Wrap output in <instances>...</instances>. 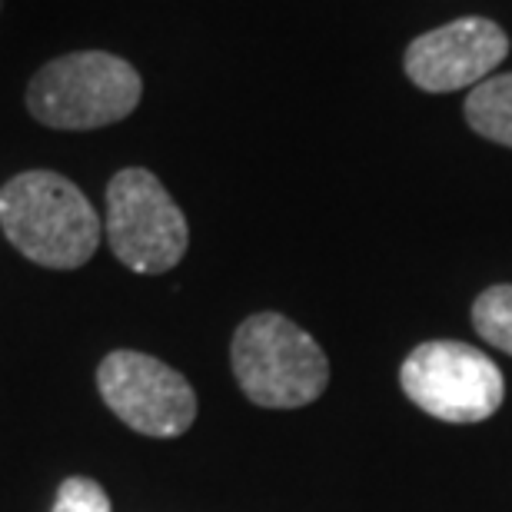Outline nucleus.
<instances>
[{
  "mask_svg": "<svg viewBox=\"0 0 512 512\" xmlns=\"http://www.w3.org/2000/svg\"><path fill=\"white\" fill-rule=\"evenodd\" d=\"M0 227L17 253L47 270H80L104 237L90 200L54 170L17 173L0 187Z\"/></svg>",
  "mask_w": 512,
  "mask_h": 512,
  "instance_id": "1",
  "label": "nucleus"
},
{
  "mask_svg": "<svg viewBox=\"0 0 512 512\" xmlns=\"http://www.w3.org/2000/svg\"><path fill=\"white\" fill-rule=\"evenodd\" d=\"M137 67L107 50H74L30 77L27 114L50 130H100L127 120L140 107Z\"/></svg>",
  "mask_w": 512,
  "mask_h": 512,
  "instance_id": "2",
  "label": "nucleus"
},
{
  "mask_svg": "<svg viewBox=\"0 0 512 512\" xmlns=\"http://www.w3.org/2000/svg\"><path fill=\"white\" fill-rule=\"evenodd\" d=\"M230 363L247 399L263 409L310 406L330 383L323 346L280 313L247 316L233 333Z\"/></svg>",
  "mask_w": 512,
  "mask_h": 512,
  "instance_id": "3",
  "label": "nucleus"
},
{
  "mask_svg": "<svg viewBox=\"0 0 512 512\" xmlns=\"http://www.w3.org/2000/svg\"><path fill=\"white\" fill-rule=\"evenodd\" d=\"M107 243L127 270L143 276L167 273L187 256V217L150 170L127 167L107 183Z\"/></svg>",
  "mask_w": 512,
  "mask_h": 512,
  "instance_id": "4",
  "label": "nucleus"
},
{
  "mask_svg": "<svg viewBox=\"0 0 512 512\" xmlns=\"http://www.w3.org/2000/svg\"><path fill=\"white\" fill-rule=\"evenodd\" d=\"M399 386L423 413L443 423H483L506 399L499 366L459 340L419 343L399 370Z\"/></svg>",
  "mask_w": 512,
  "mask_h": 512,
  "instance_id": "5",
  "label": "nucleus"
},
{
  "mask_svg": "<svg viewBox=\"0 0 512 512\" xmlns=\"http://www.w3.org/2000/svg\"><path fill=\"white\" fill-rule=\"evenodd\" d=\"M97 389L107 409L133 433L173 439L197 419V393L190 380L157 356L114 350L97 366Z\"/></svg>",
  "mask_w": 512,
  "mask_h": 512,
  "instance_id": "6",
  "label": "nucleus"
},
{
  "mask_svg": "<svg viewBox=\"0 0 512 512\" xmlns=\"http://www.w3.org/2000/svg\"><path fill=\"white\" fill-rule=\"evenodd\" d=\"M509 57V34L489 17H459L406 47V77L429 94L476 87Z\"/></svg>",
  "mask_w": 512,
  "mask_h": 512,
  "instance_id": "7",
  "label": "nucleus"
},
{
  "mask_svg": "<svg viewBox=\"0 0 512 512\" xmlns=\"http://www.w3.org/2000/svg\"><path fill=\"white\" fill-rule=\"evenodd\" d=\"M466 124L479 137L512 147V74L486 77L466 97Z\"/></svg>",
  "mask_w": 512,
  "mask_h": 512,
  "instance_id": "8",
  "label": "nucleus"
},
{
  "mask_svg": "<svg viewBox=\"0 0 512 512\" xmlns=\"http://www.w3.org/2000/svg\"><path fill=\"white\" fill-rule=\"evenodd\" d=\"M473 326L489 346L512 356V283L489 286L476 296Z\"/></svg>",
  "mask_w": 512,
  "mask_h": 512,
  "instance_id": "9",
  "label": "nucleus"
},
{
  "mask_svg": "<svg viewBox=\"0 0 512 512\" xmlns=\"http://www.w3.org/2000/svg\"><path fill=\"white\" fill-rule=\"evenodd\" d=\"M50 512H110V496L90 476H70L60 483V493Z\"/></svg>",
  "mask_w": 512,
  "mask_h": 512,
  "instance_id": "10",
  "label": "nucleus"
},
{
  "mask_svg": "<svg viewBox=\"0 0 512 512\" xmlns=\"http://www.w3.org/2000/svg\"><path fill=\"white\" fill-rule=\"evenodd\" d=\"M0 10H4V0H0Z\"/></svg>",
  "mask_w": 512,
  "mask_h": 512,
  "instance_id": "11",
  "label": "nucleus"
}]
</instances>
